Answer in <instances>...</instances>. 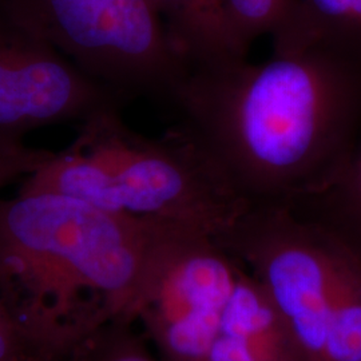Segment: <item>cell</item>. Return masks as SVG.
Segmentation results:
<instances>
[{"label":"cell","mask_w":361,"mask_h":361,"mask_svg":"<svg viewBox=\"0 0 361 361\" xmlns=\"http://www.w3.org/2000/svg\"><path fill=\"white\" fill-rule=\"evenodd\" d=\"M271 38L273 51L322 46L361 61V0H298Z\"/></svg>","instance_id":"obj_10"},{"label":"cell","mask_w":361,"mask_h":361,"mask_svg":"<svg viewBox=\"0 0 361 361\" xmlns=\"http://www.w3.org/2000/svg\"><path fill=\"white\" fill-rule=\"evenodd\" d=\"M19 192H54L131 219L174 224L213 237L250 205L182 123L146 137L106 107L79 122L77 137L25 178Z\"/></svg>","instance_id":"obj_3"},{"label":"cell","mask_w":361,"mask_h":361,"mask_svg":"<svg viewBox=\"0 0 361 361\" xmlns=\"http://www.w3.org/2000/svg\"><path fill=\"white\" fill-rule=\"evenodd\" d=\"M85 74L128 104L173 107L190 67L171 44L152 0H0Z\"/></svg>","instance_id":"obj_6"},{"label":"cell","mask_w":361,"mask_h":361,"mask_svg":"<svg viewBox=\"0 0 361 361\" xmlns=\"http://www.w3.org/2000/svg\"><path fill=\"white\" fill-rule=\"evenodd\" d=\"M286 207L335 237L361 259V133L335 174Z\"/></svg>","instance_id":"obj_8"},{"label":"cell","mask_w":361,"mask_h":361,"mask_svg":"<svg viewBox=\"0 0 361 361\" xmlns=\"http://www.w3.org/2000/svg\"><path fill=\"white\" fill-rule=\"evenodd\" d=\"M52 154L49 150L28 147L27 145L16 147L0 146V190L18 178H27L46 164Z\"/></svg>","instance_id":"obj_14"},{"label":"cell","mask_w":361,"mask_h":361,"mask_svg":"<svg viewBox=\"0 0 361 361\" xmlns=\"http://www.w3.org/2000/svg\"><path fill=\"white\" fill-rule=\"evenodd\" d=\"M169 39L189 67L241 56L233 46L225 0H152Z\"/></svg>","instance_id":"obj_9"},{"label":"cell","mask_w":361,"mask_h":361,"mask_svg":"<svg viewBox=\"0 0 361 361\" xmlns=\"http://www.w3.org/2000/svg\"><path fill=\"white\" fill-rule=\"evenodd\" d=\"M250 207L320 188L361 133V61L322 46L192 67L173 106Z\"/></svg>","instance_id":"obj_1"},{"label":"cell","mask_w":361,"mask_h":361,"mask_svg":"<svg viewBox=\"0 0 361 361\" xmlns=\"http://www.w3.org/2000/svg\"><path fill=\"white\" fill-rule=\"evenodd\" d=\"M155 225L54 192L0 200V301L71 357L107 325L133 323Z\"/></svg>","instance_id":"obj_2"},{"label":"cell","mask_w":361,"mask_h":361,"mask_svg":"<svg viewBox=\"0 0 361 361\" xmlns=\"http://www.w3.org/2000/svg\"><path fill=\"white\" fill-rule=\"evenodd\" d=\"M137 324L116 320L78 352L73 361H162Z\"/></svg>","instance_id":"obj_12"},{"label":"cell","mask_w":361,"mask_h":361,"mask_svg":"<svg viewBox=\"0 0 361 361\" xmlns=\"http://www.w3.org/2000/svg\"><path fill=\"white\" fill-rule=\"evenodd\" d=\"M217 243L243 261L305 361H361V259L286 207H250Z\"/></svg>","instance_id":"obj_5"},{"label":"cell","mask_w":361,"mask_h":361,"mask_svg":"<svg viewBox=\"0 0 361 361\" xmlns=\"http://www.w3.org/2000/svg\"><path fill=\"white\" fill-rule=\"evenodd\" d=\"M131 320L162 361H305L245 264L180 225H155Z\"/></svg>","instance_id":"obj_4"},{"label":"cell","mask_w":361,"mask_h":361,"mask_svg":"<svg viewBox=\"0 0 361 361\" xmlns=\"http://www.w3.org/2000/svg\"><path fill=\"white\" fill-rule=\"evenodd\" d=\"M298 0H225V13L235 51L247 56L258 38L277 32L293 16Z\"/></svg>","instance_id":"obj_11"},{"label":"cell","mask_w":361,"mask_h":361,"mask_svg":"<svg viewBox=\"0 0 361 361\" xmlns=\"http://www.w3.org/2000/svg\"><path fill=\"white\" fill-rule=\"evenodd\" d=\"M74 356H61L42 345L0 301V361H73Z\"/></svg>","instance_id":"obj_13"},{"label":"cell","mask_w":361,"mask_h":361,"mask_svg":"<svg viewBox=\"0 0 361 361\" xmlns=\"http://www.w3.org/2000/svg\"><path fill=\"white\" fill-rule=\"evenodd\" d=\"M123 102L0 3V146H23L34 130L82 122Z\"/></svg>","instance_id":"obj_7"}]
</instances>
